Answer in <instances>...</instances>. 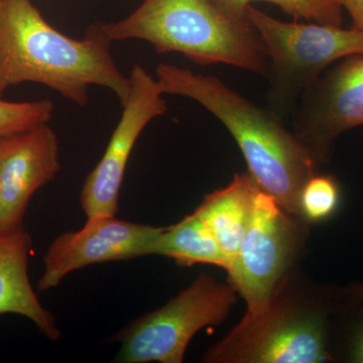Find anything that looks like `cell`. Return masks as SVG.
<instances>
[{
    "label": "cell",
    "mask_w": 363,
    "mask_h": 363,
    "mask_svg": "<svg viewBox=\"0 0 363 363\" xmlns=\"http://www.w3.org/2000/svg\"><path fill=\"white\" fill-rule=\"evenodd\" d=\"M104 23L88 26L82 40L52 28L32 0H0V98L11 86L39 83L79 106L88 88H108L125 104L131 89L112 58Z\"/></svg>",
    "instance_id": "obj_1"
},
{
    "label": "cell",
    "mask_w": 363,
    "mask_h": 363,
    "mask_svg": "<svg viewBox=\"0 0 363 363\" xmlns=\"http://www.w3.org/2000/svg\"><path fill=\"white\" fill-rule=\"evenodd\" d=\"M156 75L164 94L191 98L217 117L238 143L257 187L298 217L301 191L319 164L284 119L214 76L164 63Z\"/></svg>",
    "instance_id": "obj_2"
},
{
    "label": "cell",
    "mask_w": 363,
    "mask_h": 363,
    "mask_svg": "<svg viewBox=\"0 0 363 363\" xmlns=\"http://www.w3.org/2000/svg\"><path fill=\"white\" fill-rule=\"evenodd\" d=\"M104 28L112 42L143 40L159 54L181 52L198 65L267 73L269 57L259 33L219 0H143L130 16Z\"/></svg>",
    "instance_id": "obj_3"
},
{
    "label": "cell",
    "mask_w": 363,
    "mask_h": 363,
    "mask_svg": "<svg viewBox=\"0 0 363 363\" xmlns=\"http://www.w3.org/2000/svg\"><path fill=\"white\" fill-rule=\"evenodd\" d=\"M247 18L266 47L269 88L266 104L281 119L292 116L306 90L332 64L363 55V30L286 23L248 6Z\"/></svg>",
    "instance_id": "obj_4"
},
{
    "label": "cell",
    "mask_w": 363,
    "mask_h": 363,
    "mask_svg": "<svg viewBox=\"0 0 363 363\" xmlns=\"http://www.w3.org/2000/svg\"><path fill=\"white\" fill-rule=\"evenodd\" d=\"M236 291L202 274L177 297L147 313L117 335L121 363H181L191 339L220 324L235 303Z\"/></svg>",
    "instance_id": "obj_5"
},
{
    "label": "cell",
    "mask_w": 363,
    "mask_h": 363,
    "mask_svg": "<svg viewBox=\"0 0 363 363\" xmlns=\"http://www.w3.org/2000/svg\"><path fill=\"white\" fill-rule=\"evenodd\" d=\"M331 358L326 313L274 300L260 316L243 318L203 362L322 363Z\"/></svg>",
    "instance_id": "obj_6"
},
{
    "label": "cell",
    "mask_w": 363,
    "mask_h": 363,
    "mask_svg": "<svg viewBox=\"0 0 363 363\" xmlns=\"http://www.w3.org/2000/svg\"><path fill=\"white\" fill-rule=\"evenodd\" d=\"M293 217L271 195L257 191L245 240L227 269L230 285L247 302V317L269 311L298 252L300 235Z\"/></svg>",
    "instance_id": "obj_7"
},
{
    "label": "cell",
    "mask_w": 363,
    "mask_h": 363,
    "mask_svg": "<svg viewBox=\"0 0 363 363\" xmlns=\"http://www.w3.org/2000/svg\"><path fill=\"white\" fill-rule=\"evenodd\" d=\"M293 117L294 133L318 164L329 161L339 136L363 125V55L327 69L305 91Z\"/></svg>",
    "instance_id": "obj_8"
},
{
    "label": "cell",
    "mask_w": 363,
    "mask_h": 363,
    "mask_svg": "<svg viewBox=\"0 0 363 363\" xmlns=\"http://www.w3.org/2000/svg\"><path fill=\"white\" fill-rule=\"evenodd\" d=\"M130 96L104 157L86 178L80 202L86 216H116L124 173L138 136L168 111L157 78L140 65L130 72Z\"/></svg>",
    "instance_id": "obj_9"
},
{
    "label": "cell",
    "mask_w": 363,
    "mask_h": 363,
    "mask_svg": "<svg viewBox=\"0 0 363 363\" xmlns=\"http://www.w3.org/2000/svg\"><path fill=\"white\" fill-rule=\"evenodd\" d=\"M160 227L119 220L116 216L87 217L84 227L57 238L44 257V272L38 288H56L72 272L102 262L147 255Z\"/></svg>",
    "instance_id": "obj_10"
},
{
    "label": "cell",
    "mask_w": 363,
    "mask_h": 363,
    "mask_svg": "<svg viewBox=\"0 0 363 363\" xmlns=\"http://www.w3.org/2000/svg\"><path fill=\"white\" fill-rule=\"evenodd\" d=\"M60 169L58 136L48 123L0 138V230L23 225L30 198Z\"/></svg>",
    "instance_id": "obj_11"
},
{
    "label": "cell",
    "mask_w": 363,
    "mask_h": 363,
    "mask_svg": "<svg viewBox=\"0 0 363 363\" xmlns=\"http://www.w3.org/2000/svg\"><path fill=\"white\" fill-rule=\"evenodd\" d=\"M30 245L23 225L0 230V315L28 318L45 337L55 341L61 335L56 319L40 305L28 279Z\"/></svg>",
    "instance_id": "obj_12"
},
{
    "label": "cell",
    "mask_w": 363,
    "mask_h": 363,
    "mask_svg": "<svg viewBox=\"0 0 363 363\" xmlns=\"http://www.w3.org/2000/svg\"><path fill=\"white\" fill-rule=\"evenodd\" d=\"M259 190L250 174H236L228 186L207 195L196 209L230 264L245 240Z\"/></svg>",
    "instance_id": "obj_13"
},
{
    "label": "cell",
    "mask_w": 363,
    "mask_h": 363,
    "mask_svg": "<svg viewBox=\"0 0 363 363\" xmlns=\"http://www.w3.org/2000/svg\"><path fill=\"white\" fill-rule=\"evenodd\" d=\"M147 255H162L182 266L213 264L229 269L230 262L204 221L193 213L183 220L162 228L147 247Z\"/></svg>",
    "instance_id": "obj_14"
},
{
    "label": "cell",
    "mask_w": 363,
    "mask_h": 363,
    "mask_svg": "<svg viewBox=\"0 0 363 363\" xmlns=\"http://www.w3.org/2000/svg\"><path fill=\"white\" fill-rule=\"evenodd\" d=\"M231 13L247 18L248 6L252 2H269L296 18L309 23L342 26L343 7L340 0H219Z\"/></svg>",
    "instance_id": "obj_15"
},
{
    "label": "cell",
    "mask_w": 363,
    "mask_h": 363,
    "mask_svg": "<svg viewBox=\"0 0 363 363\" xmlns=\"http://www.w3.org/2000/svg\"><path fill=\"white\" fill-rule=\"evenodd\" d=\"M340 187L331 176L315 174L298 197V217L308 222H323L333 216L340 204Z\"/></svg>",
    "instance_id": "obj_16"
},
{
    "label": "cell",
    "mask_w": 363,
    "mask_h": 363,
    "mask_svg": "<svg viewBox=\"0 0 363 363\" xmlns=\"http://www.w3.org/2000/svg\"><path fill=\"white\" fill-rule=\"evenodd\" d=\"M54 109L49 99L9 102L0 98V138L49 123Z\"/></svg>",
    "instance_id": "obj_17"
},
{
    "label": "cell",
    "mask_w": 363,
    "mask_h": 363,
    "mask_svg": "<svg viewBox=\"0 0 363 363\" xmlns=\"http://www.w3.org/2000/svg\"><path fill=\"white\" fill-rule=\"evenodd\" d=\"M362 320L353 328L348 344V362L363 363V313Z\"/></svg>",
    "instance_id": "obj_18"
},
{
    "label": "cell",
    "mask_w": 363,
    "mask_h": 363,
    "mask_svg": "<svg viewBox=\"0 0 363 363\" xmlns=\"http://www.w3.org/2000/svg\"><path fill=\"white\" fill-rule=\"evenodd\" d=\"M342 297L348 307L363 313V284H355L344 289Z\"/></svg>",
    "instance_id": "obj_19"
},
{
    "label": "cell",
    "mask_w": 363,
    "mask_h": 363,
    "mask_svg": "<svg viewBox=\"0 0 363 363\" xmlns=\"http://www.w3.org/2000/svg\"><path fill=\"white\" fill-rule=\"evenodd\" d=\"M340 2L352 18L353 28L363 30V0H340Z\"/></svg>",
    "instance_id": "obj_20"
}]
</instances>
